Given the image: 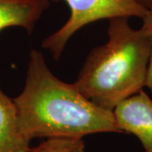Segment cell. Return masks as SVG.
I'll use <instances>...</instances> for the list:
<instances>
[{"instance_id": "1", "label": "cell", "mask_w": 152, "mask_h": 152, "mask_svg": "<svg viewBox=\"0 0 152 152\" xmlns=\"http://www.w3.org/2000/svg\"><path fill=\"white\" fill-rule=\"evenodd\" d=\"M13 100L20 128L31 140L122 134L113 111L98 107L74 84L58 79L38 50L31 51L25 86Z\"/></svg>"}, {"instance_id": "2", "label": "cell", "mask_w": 152, "mask_h": 152, "mask_svg": "<svg viewBox=\"0 0 152 152\" xmlns=\"http://www.w3.org/2000/svg\"><path fill=\"white\" fill-rule=\"evenodd\" d=\"M107 37L90 52L73 84L91 102L113 111L145 86L152 43L143 28L131 27L128 18L110 20Z\"/></svg>"}, {"instance_id": "3", "label": "cell", "mask_w": 152, "mask_h": 152, "mask_svg": "<svg viewBox=\"0 0 152 152\" xmlns=\"http://www.w3.org/2000/svg\"><path fill=\"white\" fill-rule=\"evenodd\" d=\"M58 3L64 1L69 6L70 15L68 20L42 41V48L47 49L55 60H58L64 52L71 37L81 28L102 20L145 15L146 8L139 0H49Z\"/></svg>"}, {"instance_id": "4", "label": "cell", "mask_w": 152, "mask_h": 152, "mask_svg": "<svg viewBox=\"0 0 152 152\" xmlns=\"http://www.w3.org/2000/svg\"><path fill=\"white\" fill-rule=\"evenodd\" d=\"M113 113L122 134L134 135L145 151H152V100L144 90L118 104Z\"/></svg>"}, {"instance_id": "5", "label": "cell", "mask_w": 152, "mask_h": 152, "mask_svg": "<svg viewBox=\"0 0 152 152\" xmlns=\"http://www.w3.org/2000/svg\"><path fill=\"white\" fill-rule=\"evenodd\" d=\"M50 4L49 0H0V31L21 27L31 35Z\"/></svg>"}, {"instance_id": "6", "label": "cell", "mask_w": 152, "mask_h": 152, "mask_svg": "<svg viewBox=\"0 0 152 152\" xmlns=\"http://www.w3.org/2000/svg\"><path fill=\"white\" fill-rule=\"evenodd\" d=\"M31 141L20 128L14 100L0 86V152H30Z\"/></svg>"}, {"instance_id": "7", "label": "cell", "mask_w": 152, "mask_h": 152, "mask_svg": "<svg viewBox=\"0 0 152 152\" xmlns=\"http://www.w3.org/2000/svg\"><path fill=\"white\" fill-rule=\"evenodd\" d=\"M83 139L48 138L38 145L31 147L30 152H85Z\"/></svg>"}, {"instance_id": "8", "label": "cell", "mask_w": 152, "mask_h": 152, "mask_svg": "<svg viewBox=\"0 0 152 152\" xmlns=\"http://www.w3.org/2000/svg\"><path fill=\"white\" fill-rule=\"evenodd\" d=\"M142 20H143V25L141 27L146 32L147 35L150 37L152 43V9L148 10L145 15L142 18ZM145 87H147L151 91H152V50Z\"/></svg>"}, {"instance_id": "9", "label": "cell", "mask_w": 152, "mask_h": 152, "mask_svg": "<svg viewBox=\"0 0 152 152\" xmlns=\"http://www.w3.org/2000/svg\"><path fill=\"white\" fill-rule=\"evenodd\" d=\"M142 5H144L147 10L152 9V0H139Z\"/></svg>"}, {"instance_id": "10", "label": "cell", "mask_w": 152, "mask_h": 152, "mask_svg": "<svg viewBox=\"0 0 152 152\" xmlns=\"http://www.w3.org/2000/svg\"><path fill=\"white\" fill-rule=\"evenodd\" d=\"M145 152H152V151H145Z\"/></svg>"}]
</instances>
